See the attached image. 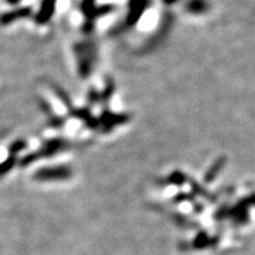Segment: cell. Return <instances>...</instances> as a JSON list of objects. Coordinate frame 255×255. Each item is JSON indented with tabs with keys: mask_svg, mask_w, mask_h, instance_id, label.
<instances>
[{
	"mask_svg": "<svg viewBox=\"0 0 255 255\" xmlns=\"http://www.w3.org/2000/svg\"><path fill=\"white\" fill-rule=\"evenodd\" d=\"M71 175L69 168L65 167H55L47 168L37 173V179L39 181H58V180H65Z\"/></svg>",
	"mask_w": 255,
	"mask_h": 255,
	"instance_id": "obj_1",
	"label": "cell"
},
{
	"mask_svg": "<svg viewBox=\"0 0 255 255\" xmlns=\"http://www.w3.org/2000/svg\"><path fill=\"white\" fill-rule=\"evenodd\" d=\"M207 244H208V238H207L205 234L197 236L196 240H195V247H203Z\"/></svg>",
	"mask_w": 255,
	"mask_h": 255,
	"instance_id": "obj_3",
	"label": "cell"
},
{
	"mask_svg": "<svg viewBox=\"0 0 255 255\" xmlns=\"http://www.w3.org/2000/svg\"><path fill=\"white\" fill-rule=\"evenodd\" d=\"M188 8L199 12L200 10L205 8V1L203 0H191L190 5H188Z\"/></svg>",
	"mask_w": 255,
	"mask_h": 255,
	"instance_id": "obj_2",
	"label": "cell"
},
{
	"mask_svg": "<svg viewBox=\"0 0 255 255\" xmlns=\"http://www.w3.org/2000/svg\"><path fill=\"white\" fill-rule=\"evenodd\" d=\"M176 0H164V2H167V4H173V2H175Z\"/></svg>",
	"mask_w": 255,
	"mask_h": 255,
	"instance_id": "obj_4",
	"label": "cell"
}]
</instances>
